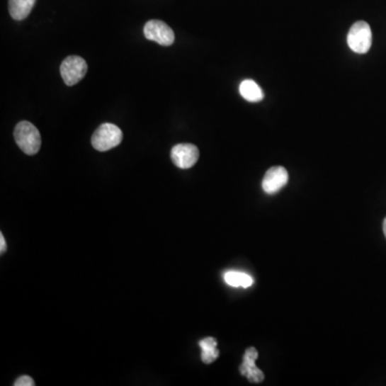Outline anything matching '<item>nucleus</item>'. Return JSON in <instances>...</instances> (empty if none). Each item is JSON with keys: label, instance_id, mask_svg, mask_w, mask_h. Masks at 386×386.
<instances>
[{"label": "nucleus", "instance_id": "3", "mask_svg": "<svg viewBox=\"0 0 386 386\" xmlns=\"http://www.w3.org/2000/svg\"><path fill=\"white\" fill-rule=\"evenodd\" d=\"M348 45L358 54H366L373 45V33L368 23L358 21L354 23L348 33Z\"/></svg>", "mask_w": 386, "mask_h": 386}, {"label": "nucleus", "instance_id": "9", "mask_svg": "<svg viewBox=\"0 0 386 386\" xmlns=\"http://www.w3.org/2000/svg\"><path fill=\"white\" fill-rule=\"evenodd\" d=\"M35 0H9L10 16L13 20L23 21L30 14Z\"/></svg>", "mask_w": 386, "mask_h": 386}, {"label": "nucleus", "instance_id": "1", "mask_svg": "<svg viewBox=\"0 0 386 386\" xmlns=\"http://www.w3.org/2000/svg\"><path fill=\"white\" fill-rule=\"evenodd\" d=\"M14 139L22 152L29 156H33L40 150V132L31 123L26 120L18 123L14 129Z\"/></svg>", "mask_w": 386, "mask_h": 386}, {"label": "nucleus", "instance_id": "13", "mask_svg": "<svg viewBox=\"0 0 386 386\" xmlns=\"http://www.w3.org/2000/svg\"><path fill=\"white\" fill-rule=\"evenodd\" d=\"M14 385L16 386H33L35 385V381H33V378L28 377V375H22V377L16 379V381L14 382Z\"/></svg>", "mask_w": 386, "mask_h": 386}, {"label": "nucleus", "instance_id": "10", "mask_svg": "<svg viewBox=\"0 0 386 386\" xmlns=\"http://www.w3.org/2000/svg\"><path fill=\"white\" fill-rule=\"evenodd\" d=\"M200 348L202 350L201 358L205 364H212L219 358L218 342L215 338L206 337L199 341Z\"/></svg>", "mask_w": 386, "mask_h": 386}, {"label": "nucleus", "instance_id": "4", "mask_svg": "<svg viewBox=\"0 0 386 386\" xmlns=\"http://www.w3.org/2000/svg\"><path fill=\"white\" fill-rule=\"evenodd\" d=\"M86 62L84 58L80 56H68L60 66V74H62V80L64 84L68 86H73L77 84L84 79L87 73Z\"/></svg>", "mask_w": 386, "mask_h": 386}, {"label": "nucleus", "instance_id": "12", "mask_svg": "<svg viewBox=\"0 0 386 386\" xmlns=\"http://www.w3.org/2000/svg\"><path fill=\"white\" fill-rule=\"evenodd\" d=\"M225 281L231 287L249 288L254 283V279L245 273L227 272L225 274Z\"/></svg>", "mask_w": 386, "mask_h": 386}, {"label": "nucleus", "instance_id": "15", "mask_svg": "<svg viewBox=\"0 0 386 386\" xmlns=\"http://www.w3.org/2000/svg\"><path fill=\"white\" fill-rule=\"evenodd\" d=\"M383 232H384V235H385V237H386V218L384 219V222H383Z\"/></svg>", "mask_w": 386, "mask_h": 386}, {"label": "nucleus", "instance_id": "14", "mask_svg": "<svg viewBox=\"0 0 386 386\" xmlns=\"http://www.w3.org/2000/svg\"><path fill=\"white\" fill-rule=\"evenodd\" d=\"M6 250H7V244H6L5 237L3 233H0V254H5Z\"/></svg>", "mask_w": 386, "mask_h": 386}, {"label": "nucleus", "instance_id": "2", "mask_svg": "<svg viewBox=\"0 0 386 386\" xmlns=\"http://www.w3.org/2000/svg\"><path fill=\"white\" fill-rule=\"evenodd\" d=\"M122 141L123 132L120 127L108 123L101 125L91 137L93 147L99 152H108L120 145Z\"/></svg>", "mask_w": 386, "mask_h": 386}, {"label": "nucleus", "instance_id": "11", "mask_svg": "<svg viewBox=\"0 0 386 386\" xmlns=\"http://www.w3.org/2000/svg\"><path fill=\"white\" fill-rule=\"evenodd\" d=\"M239 93L248 102H260L264 98V93L261 87L252 80H245L241 83Z\"/></svg>", "mask_w": 386, "mask_h": 386}, {"label": "nucleus", "instance_id": "5", "mask_svg": "<svg viewBox=\"0 0 386 386\" xmlns=\"http://www.w3.org/2000/svg\"><path fill=\"white\" fill-rule=\"evenodd\" d=\"M146 39L154 41L162 47H170L174 43L175 35L170 26L159 20H150L144 26Z\"/></svg>", "mask_w": 386, "mask_h": 386}, {"label": "nucleus", "instance_id": "7", "mask_svg": "<svg viewBox=\"0 0 386 386\" xmlns=\"http://www.w3.org/2000/svg\"><path fill=\"white\" fill-rule=\"evenodd\" d=\"M289 181V174L283 166H273L267 171L262 181V188L267 195H275Z\"/></svg>", "mask_w": 386, "mask_h": 386}, {"label": "nucleus", "instance_id": "8", "mask_svg": "<svg viewBox=\"0 0 386 386\" xmlns=\"http://www.w3.org/2000/svg\"><path fill=\"white\" fill-rule=\"evenodd\" d=\"M259 353L256 348L251 346L246 350L244 354L243 363L239 366V373L242 375L247 378L248 381L251 383H261L264 380V373L256 366V361Z\"/></svg>", "mask_w": 386, "mask_h": 386}, {"label": "nucleus", "instance_id": "6", "mask_svg": "<svg viewBox=\"0 0 386 386\" xmlns=\"http://www.w3.org/2000/svg\"><path fill=\"white\" fill-rule=\"evenodd\" d=\"M200 152L193 144H177L171 150V159L179 169H190L197 164Z\"/></svg>", "mask_w": 386, "mask_h": 386}]
</instances>
